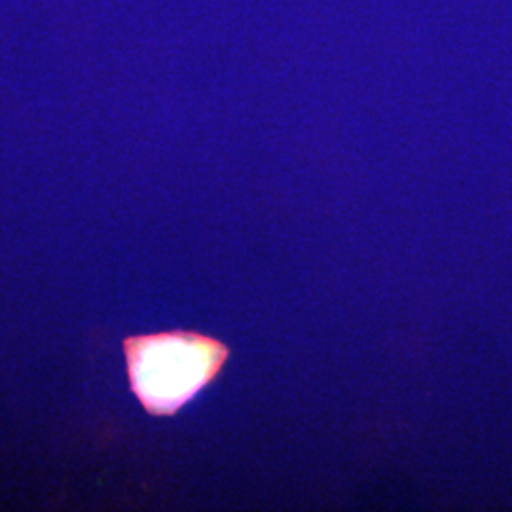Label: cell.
<instances>
[{
  "label": "cell",
  "instance_id": "1",
  "mask_svg": "<svg viewBox=\"0 0 512 512\" xmlns=\"http://www.w3.org/2000/svg\"><path fill=\"white\" fill-rule=\"evenodd\" d=\"M129 391L152 418H175L219 380L232 348L198 330L128 336L122 342Z\"/></svg>",
  "mask_w": 512,
  "mask_h": 512
}]
</instances>
